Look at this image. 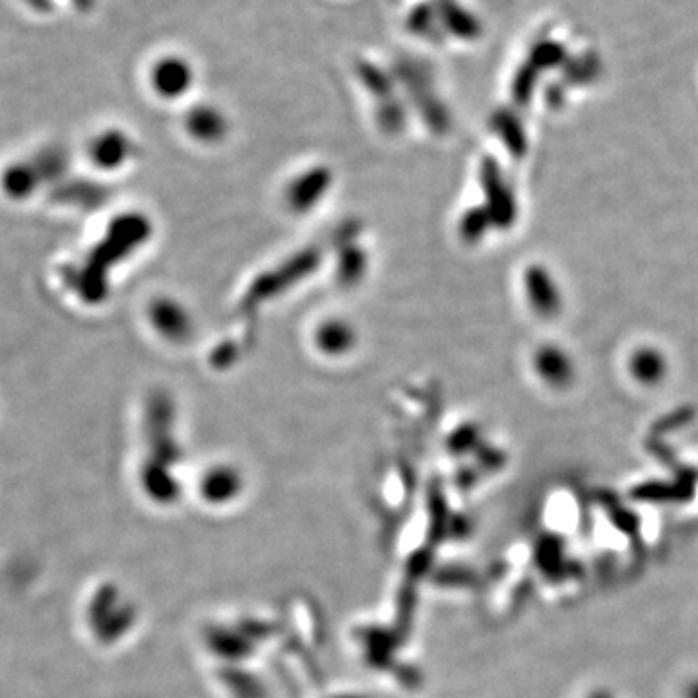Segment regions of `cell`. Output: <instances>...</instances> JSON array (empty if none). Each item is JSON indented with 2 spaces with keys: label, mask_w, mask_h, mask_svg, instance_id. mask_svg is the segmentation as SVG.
<instances>
[{
  "label": "cell",
  "mask_w": 698,
  "mask_h": 698,
  "mask_svg": "<svg viewBox=\"0 0 698 698\" xmlns=\"http://www.w3.org/2000/svg\"><path fill=\"white\" fill-rule=\"evenodd\" d=\"M351 330L342 322H328L320 334H318V344L328 353H340L346 351L351 346Z\"/></svg>",
  "instance_id": "obj_3"
},
{
  "label": "cell",
  "mask_w": 698,
  "mask_h": 698,
  "mask_svg": "<svg viewBox=\"0 0 698 698\" xmlns=\"http://www.w3.org/2000/svg\"><path fill=\"white\" fill-rule=\"evenodd\" d=\"M189 130L196 138L204 140V142H214L216 138H222L225 134V119L220 111H216L214 107H194L189 119H187Z\"/></svg>",
  "instance_id": "obj_2"
},
{
  "label": "cell",
  "mask_w": 698,
  "mask_h": 698,
  "mask_svg": "<svg viewBox=\"0 0 698 698\" xmlns=\"http://www.w3.org/2000/svg\"><path fill=\"white\" fill-rule=\"evenodd\" d=\"M662 369H664V363L660 355H656L654 351L638 353L633 363V371L642 381H656L662 375Z\"/></svg>",
  "instance_id": "obj_4"
},
{
  "label": "cell",
  "mask_w": 698,
  "mask_h": 698,
  "mask_svg": "<svg viewBox=\"0 0 698 698\" xmlns=\"http://www.w3.org/2000/svg\"><path fill=\"white\" fill-rule=\"evenodd\" d=\"M152 84L158 96L177 99L192 84V68L179 57H163L152 70Z\"/></svg>",
  "instance_id": "obj_1"
}]
</instances>
